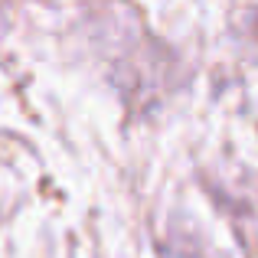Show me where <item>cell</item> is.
I'll return each mask as SVG.
<instances>
[]
</instances>
